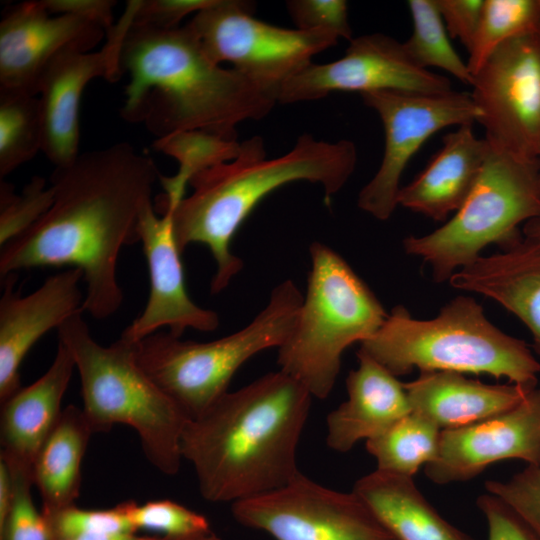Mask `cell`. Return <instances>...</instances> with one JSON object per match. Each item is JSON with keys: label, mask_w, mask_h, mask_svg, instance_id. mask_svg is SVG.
I'll list each match as a JSON object with an SVG mask.
<instances>
[{"label": "cell", "mask_w": 540, "mask_h": 540, "mask_svg": "<svg viewBox=\"0 0 540 540\" xmlns=\"http://www.w3.org/2000/svg\"><path fill=\"white\" fill-rule=\"evenodd\" d=\"M356 163L357 149L350 140L328 142L303 134L286 154L266 158L262 138L254 136L241 142L235 159L195 175L189 182L192 193L160 213H171L181 253L193 243L208 247L216 263L211 293L218 294L243 268L231 242L262 199L296 181L320 184L329 199L343 188Z\"/></svg>", "instance_id": "4"}, {"label": "cell", "mask_w": 540, "mask_h": 540, "mask_svg": "<svg viewBox=\"0 0 540 540\" xmlns=\"http://www.w3.org/2000/svg\"><path fill=\"white\" fill-rule=\"evenodd\" d=\"M287 10L300 30H329L352 40L348 5L344 0H289Z\"/></svg>", "instance_id": "37"}, {"label": "cell", "mask_w": 540, "mask_h": 540, "mask_svg": "<svg viewBox=\"0 0 540 540\" xmlns=\"http://www.w3.org/2000/svg\"><path fill=\"white\" fill-rule=\"evenodd\" d=\"M471 87L488 143L540 160V31L499 46L473 75Z\"/></svg>", "instance_id": "12"}, {"label": "cell", "mask_w": 540, "mask_h": 540, "mask_svg": "<svg viewBox=\"0 0 540 540\" xmlns=\"http://www.w3.org/2000/svg\"><path fill=\"white\" fill-rule=\"evenodd\" d=\"M539 182H540V165H539Z\"/></svg>", "instance_id": "46"}, {"label": "cell", "mask_w": 540, "mask_h": 540, "mask_svg": "<svg viewBox=\"0 0 540 540\" xmlns=\"http://www.w3.org/2000/svg\"><path fill=\"white\" fill-rule=\"evenodd\" d=\"M214 2L215 0H141L134 21L161 29L177 28L186 16L196 14Z\"/></svg>", "instance_id": "39"}, {"label": "cell", "mask_w": 540, "mask_h": 540, "mask_svg": "<svg viewBox=\"0 0 540 540\" xmlns=\"http://www.w3.org/2000/svg\"><path fill=\"white\" fill-rule=\"evenodd\" d=\"M82 313L68 318L57 333L79 372L82 410L93 434L128 425L137 432L147 460L163 474H176L188 416L140 366L135 343L120 337L100 345Z\"/></svg>", "instance_id": "6"}, {"label": "cell", "mask_w": 540, "mask_h": 540, "mask_svg": "<svg viewBox=\"0 0 540 540\" xmlns=\"http://www.w3.org/2000/svg\"><path fill=\"white\" fill-rule=\"evenodd\" d=\"M403 385L411 413L440 430L464 427L506 412L532 390L513 383L486 384L455 371H422Z\"/></svg>", "instance_id": "23"}, {"label": "cell", "mask_w": 540, "mask_h": 540, "mask_svg": "<svg viewBox=\"0 0 540 540\" xmlns=\"http://www.w3.org/2000/svg\"><path fill=\"white\" fill-rule=\"evenodd\" d=\"M393 540H474L426 500L413 477L375 470L352 489Z\"/></svg>", "instance_id": "25"}, {"label": "cell", "mask_w": 540, "mask_h": 540, "mask_svg": "<svg viewBox=\"0 0 540 540\" xmlns=\"http://www.w3.org/2000/svg\"><path fill=\"white\" fill-rule=\"evenodd\" d=\"M375 110L385 135L383 157L372 179L358 194V207L385 221L398 206L402 174L420 147L438 131L477 122L479 111L469 93L420 94L374 91L360 94Z\"/></svg>", "instance_id": "11"}, {"label": "cell", "mask_w": 540, "mask_h": 540, "mask_svg": "<svg viewBox=\"0 0 540 540\" xmlns=\"http://www.w3.org/2000/svg\"><path fill=\"white\" fill-rule=\"evenodd\" d=\"M107 35L99 24L76 15H53L41 1L9 7L0 22V90L38 96L50 61L76 49L90 52Z\"/></svg>", "instance_id": "17"}, {"label": "cell", "mask_w": 540, "mask_h": 540, "mask_svg": "<svg viewBox=\"0 0 540 540\" xmlns=\"http://www.w3.org/2000/svg\"><path fill=\"white\" fill-rule=\"evenodd\" d=\"M487 493L511 507L540 536V465H527L507 481L485 482Z\"/></svg>", "instance_id": "36"}, {"label": "cell", "mask_w": 540, "mask_h": 540, "mask_svg": "<svg viewBox=\"0 0 540 540\" xmlns=\"http://www.w3.org/2000/svg\"><path fill=\"white\" fill-rule=\"evenodd\" d=\"M506 459L540 465V384L506 412L441 430L437 455L425 465V474L440 485L462 482Z\"/></svg>", "instance_id": "16"}, {"label": "cell", "mask_w": 540, "mask_h": 540, "mask_svg": "<svg viewBox=\"0 0 540 540\" xmlns=\"http://www.w3.org/2000/svg\"><path fill=\"white\" fill-rule=\"evenodd\" d=\"M124 511L137 529H146L181 537L210 532L207 518L171 500L148 501L138 505L134 501L122 502Z\"/></svg>", "instance_id": "34"}, {"label": "cell", "mask_w": 540, "mask_h": 540, "mask_svg": "<svg viewBox=\"0 0 540 540\" xmlns=\"http://www.w3.org/2000/svg\"><path fill=\"white\" fill-rule=\"evenodd\" d=\"M154 161L120 142L79 154L55 168L51 208L25 232L3 246L0 274L46 266L83 273V312L112 316L123 302L117 280L121 248L139 242L137 225L160 178Z\"/></svg>", "instance_id": "1"}, {"label": "cell", "mask_w": 540, "mask_h": 540, "mask_svg": "<svg viewBox=\"0 0 540 540\" xmlns=\"http://www.w3.org/2000/svg\"><path fill=\"white\" fill-rule=\"evenodd\" d=\"M56 540L96 533H135L122 503L106 510H86L76 505L46 517Z\"/></svg>", "instance_id": "35"}, {"label": "cell", "mask_w": 540, "mask_h": 540, "mask_svg": "<svg viewBox=\"0 0 540 540\" xmlns=\"http://www.w3.org/2000/svg\"><path fill=\"white\" fill-rule=\"evenodd\" d=\"M153 148L179 164L175 175L159 178L164 194L158 198V205L165 209L175 207L185 197L186 186L195 175L235 159L241 143L203 130H184L158 138Z\"/></svg>", "instance_id": "27"}, {"label": "cell", "mask_w": 540, "mask_h": 540, "mask_svg": "<svg viewBox=\"0 0 540 540\" xmlns=\"http://www.w3.org/2000/svg\"><path fill=\"white\" fill-rule=\"evenodd\" d=\"M450 38L470 49L481 19L484 0H436Z\"/></svg>", "instance_id": "40"}, {"label": "cell", "mask_w": 540, "mask_h": 540, "mask_svg": "<svg viewBox=\"0 0 540 540\" xmlns=\"http://www.w3.org/2000/svg\"><path fill=\"white\" fill-rule=\"evenodd\" d=\"M538 31L540 0H484L479 26L468 50L470 73L476 74L505 42Z\"/></svg>", "instance_id": "31"}, {"label": "cell", "mask_w": 540, "mask_h": 540, "mask_svg": "<svg viewBox=\"0 0 540 540\" xmlns=\"http://www.w3.org/2000/svg\"><path fill=\"white\" fill-rule=\"evenodd\" d=\"M54 189L47 186L44 178L34 176L15 194L13 187L1 181L0 188V244L3 246L25 232L52 206Z\"/></svg>", "instance_id": "33"}, {"label": "cell", "mask_w": 540, "mask_h": 540, "mask_svg": "<svg viewBox=\"0 0 540 540\" xmlns=\"http://www.w3.org/2000/svg\"><path fill=\"white\" fill-rule=\"evenodd\" d=\"M159 537H146L145 540H158Z\"/></svg>", "instance_id": "45"}, {"label": "cell", "mask_w": 540, "mask_h": 540, "mask_svg": "<svg viewBox=\"0 0 540 540\" xmlns=\"http://www.w3.org/2000/svg\"><path fill=\"white\" fill-rule=\"evenodd\" d=\"M0 458L7 463L13 483L12 504L0 540H56L48 519L34 505L32 468L3 456Z\"/></svg>", "instance_id": "32"}, {"label": "cell", "mask_w": 540, "mask_h": 540, "mask_svg": "<svg viewBox=\"0 0 540 540\" xmlns=\"http://www.w3.org/2000/svg\"><path fill=\"white\" fill-rule=\"evenodd\" d=\"M358 351L396 377L417 368L487 374L527 389L539 384L540 362L526 342L491 323L470 296H457L428 320L413 318L405 307L396 306Z\"/></svg>", "instance_id": "5"}, {"label": "cell", "mask_w": 540, "mask_h": 540, "mask_svg": "<svg viewBox=\"0 0 540 540\" xmlns=\"http://www.w3.org/2000/svg\"><path fill=\"white\" fill-rule=\"evenodd\" d=\"M145 538L135 533H96L76 536L69 540H145Z\"/></svg>", "instance_id": "42"}, {"label": "cell", "mask_w": 540, "mask_h": 540, "mask_svg": "<svg viewBox=\"0 0 540 540\" xmlns=\"http://www.w3.org/2000/svg\"><path fill=\"white\" fill-rule=\"evenodd\" d=\"M235 520L274 540H393L354 492L301 472L277 490L231 504Z\"/></svg>", "instance_id": "13"}, {"label": "cell", "mask_w": 540, "mask_h": 540, "mask_svg": "<svg viewBox=\"0 0 540 540\" xmlns=\"http://www.w3.org/2000/svg\"><path fill=\"white\" fill-rule=\"evenodd\" d=\"M93 434L82 408L69 405L32 463V479L49 517L75 505L81 486V465Z\"/></svg>", "instance_id": "26"}, {"label": "cell", "mask_w": 540, "mask_h": 540, "mask_svg": "<svg viewBox=\"0 0 540 540\" xmlns=\"http://www.w3.org/2000/svg\"><path fill=\"white\" fill-rule=\"evenodd\" d=\"M302 301L296 284L284 280L240 330L209 342L156 332L135 343L138 363L189 419L196 418L229 391L232 377L246 361L286 341Z\"/></svg>", "instance_id": "8"}, {"label": "cell", "mask_w": 540, "mask_h": 540, "mask_svg": "<svg viewBox=\"0 0 540 540\" xmlns=\"http://www.w3.org/2000/svg\"><path fill=\"white\" fill-rule=\"evenodd\" d=\"M254 3L215 0L186 25L206 55L256 83L278 92L320 52L337 44L329 30H300L274 26L253 16Z\"/></svg>", "instance_id": "10"}, {"label": "cell", "mask_w": 540, "mask_h": 540, "mask_svg": "<svg viewBox=\"0 0 540 540\" xmlns=\"http://www.w3.org/2000/svg\"><path fill=\"white\" fill-rule=\"evenodd\" d=\"M42 142L39 97L0 90V177L31 160Z\"/></svg>", "instance_id": "30"}, {"label": "cell", "mask_w": 540, "mask_h": 540, "mask_svg": "<svg viewBox=\"0 0 540 540\" xmlns=\"http://www.w3.org/2000/svg\"><path fill=\"white\" fill-rule=\"evenodd\" d=\"M74 368L72 355L58 341L48 370L1 403L0 456L32 467L35 456L62 414L61 403Z\"/></svg>", "instance_id": "24"}, {"label": "cell", "mask_w": 540, "mask_h": 540, "mask_svg": "<svg viewBox=\"0 0 540 540\" xmlns=\"http://www.w3.org/2000/svg\"><path fill=\"white\" fill-rule=\"evenodd\" d=\"M441 430L424 418L410 413L380 435L366 441L377 470L413 477L438 452Z\"/></svg>", "instance_id": "28"}, {"label": "cell", "mask_w": 540, "mask_h": 540, "mask_svg": "<svg viewBox=\"0 0 540 540\" xmlns=\"http://www.w3.org/2000/svg\"><path fill=\"white\" fill-rule=\"evenodd\" d=\"M522 234L524 237L540 239V217L526 222Z\"/></svg>", "instance_id": "43"}, {"label": "cell", "mask_w": 540, "mask_h": 540, "mask_svg": "<svg viewBox=\"0 0 540 540\" xmlns=\"http://www.w3.org/2000/svg\"><path fill=\"white\" fill-rule=\"evenodd\" d=\"M158 540H221L216 534H214L212 531L208 533L198 534V535H191V536H181V537H170V536H163L159 537Z\"/></svg>", "instance_id": "44"}, {"label": "cell", "mask_w": 540, "mask_h": 540, "mask_svg": "<svg viewBox=\"0 0 540 540\" xmlns=\"http://www.w3.org/2000/svg\"><path fill=\"white\" fill-rule=\"evenodd\" d=\"M140 3L141 0L127 2L99 51L65 50L42 73L38 84L43 129L41 151L55 168L68 166L79 156V107L85 87L95 78L117 82L123 75V43Z\"/></svg>", "instance_id": "15"}, {"label": "cell", "mask_w": 540, "mask_h": 540, "mask_svg": "<svg viewBox=\"0 0 540 540\" xmlns=\"http://www.w3.org/2000/svg\"><path fill=\"white\" fill-rule=\"evenodd\" d=\"M458 290L493 299L529 329L540 357V239L522 237L500 252L479 256L449 279Z\"/></svg>", "instance_id": "20"}, {"label": "cell", "mask_w": 540, "mask_h": 540, "mask_svg": "<svg viewBox=\"0 0 540 540\" xmlns=\"http://www.w3.org/2000/svg\"><path fill=\"white\" fill-rule=\"evenodd\" d=\"M137 234L148 266L150 291L144 310L120 337L137 343L162 327H168L175 337H181L188 328L205 332L217 329L218 314L197 305L186 290L171 213L166 211L159 217L149 202L141 212Z\"/></svg>", "instance_id": "18"}, {"label": "cell", "mask_w": 540, "mask_h": 540, "mask_svg": "<svg viewBox=\"0 0 540 540\" xmlns=\"http://www.w3.org/2000/svg\"><path fill=\"white\" fill-rule=\"evenodd\" d=\"M121 65L130 79L122 117L144 122L158 138L203 130L237 140L236 125L263 118L278 103L277 91L214 63L187 25L161 29L133 21Z\"/></svg>", "instance_id": "3"}, {"label": "cell", "mask_w": 540, "mask_h": 540, "mask_svg": "<svg viewBox=\"0 0 540 540\" xmlns=\"http://www.w3.org/2000/svg\"><path fill=\"white\" fill-rule=\"evenodd\" d=\"M441 149L426 167L400 188L397 203L434 221H445L464 203L481 173L490 150L473 124L458 126L443 136Z\"/></svg>", "instance_id": "22"}, {"label": "cell", "mask_w": 540, "mask_h": 540, "mask_svg": "<svg viewBox=\"0 0 540 540\" xmlns=\"http://www.w3.org/2000/svg\"><path fill=\"white\" fill-rule=\"evenodd\" d=\"M312 395L278 370L227 391L181 436V455L195 471L201 496L234 503L291 482L301 471L297 447Z\"/></svg>", "instance_id": "2"}, {"label": "cell", "mask_w": 540, "mask_h": 540, "mask_svg": "<svg viewBox=\"0 0 540 540\" xmlns=\"http://www.w3.org/2000/svg\"><path fill=\"white\" fill-rule=\"evenodd\" d=\"M412 33L404 47L420 68H439L459 81L470 85L473 76L453 47L436 0H409Z\"/></svg>", "instance_id": "29"}, {"label": "cell", "mask_w": 540, "mask_h": 540, "mask_svg": "<svg viewBox=\"0 0 540 540\" xmlns=\"http://www.w3.org/2000/svg\"><path fill=\"white\" fill-rule=\"evenodd\" d=\"M311 269L295 325L278 348L279 370L318 399L332 392L344 351L371 338L388 313L345 259L326 244L310 245Z\"/></svg>", "instance_id": "7"}, {"label": "cell", "mask_w": 540, "mask_h": 540, "mask_svg": "<svg viewBox=\"0 0 540 540\" xmlns=\"http://www.w3.org/2000/svg\"><path fill=\"white\" fill-rule=\"evenodd\" d=\"M358 367L347 376V399L326 419L328 447L348 452L411 413L404 385L373 358L357 352Z\"/></svg>", "instance_id": "21"}, {"label": "cell", "mask_w": 540, "mask_h": 540, "mask_svg": "<svg viewBox=\"0 0 540 540\" xmlns=\"http://www.w3.org/2000/svg\"><path fill=\"white\" fill-rule=\"evenodd\" d=\"M490 145V144H489ZM540 160L520 157L490 145L470 194L445 223L422 236H408L403 247L432 271L435 282L449 281L490 244L502 248L523 234L519 225L540 217Z\"/></svg>", "instance_id": "9"}, {"label": "cell", "mask_w": 540, "mask_h": 540, "mask_svg": "<svg viewBox=\"0 0 540 540\" xmlns=\"http://www.w3.org/2000/svg\"><path fill=\"white\" fill-rule=\"evenodd\" d=\"M83 273L69 268L49 276L35 291L22 296L13 291L16 274L5 277L0 299V402L17 390L20 366L33 345L48 331L83 312Z\"/></svg>", "instance_id": "19"}, {"label": "cell", "mask_w": 540, "mask_h": 540, "mask_svg": "<svg viewBox=\"0 0 540 540\" xmlns=\"http://www.w3.org/2000/svg\"><path fill=\"white\" fill-rule=\"evenodd\" d=\"M488 527V540H540V536L504 501L490 493L476 502Z\"/></svg>", "instance_id": "38"}, {"label": "cell", "mask_w": 540, "mask_h": 540, "mask_svg": "<svg viewBox=\"0 0 540 540\" xmlns=\"http://www.w3.org/2000/svg\"><path fill=\"white\" fill-rule=\"evenodd\" d=\"M540 384V383H539Z\"/></svg>", "instance_id": "47"}, {"label": "cell", "mask_w": 540, "mask_h": 540, "mask_svg": "<svg viewBox=\"0 0 540 540\" xmlns=\"http://www.w3.org/2000/svg\"><path fill=\"white\" fill-rule=\"evenodd\" d=\"M50 14H71L101 25L106 32L113 26L112 0H41Z\"/></svg>", "instance_id": "41"}, {"label": "cell", "mask_w": 540, "mask_h": 540, "mask_svg": "<svg viewBox=\"0 0 540 540\" xmlns=\"http://www.w3.org/2000/svg\"><path fill=\"white\" fill-rule=\"evenodd\" d=\"M336 91L441 94L452 87L448 78L417 66L403 42L372 33L352 38L338 60L308 64L281 86L278 102L318 100Z\"/></svg>", "instance_id": "14"}]
</instances>
